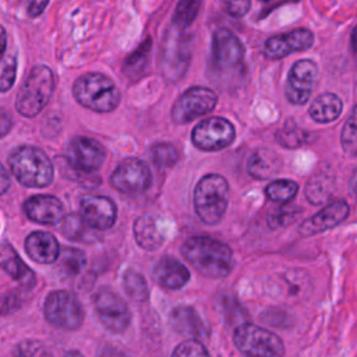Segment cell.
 <instances>
[{"label":"cell","mask_w":357,"mask_h":357,"mask_svg":"<svg viewBox=\"0 0 357 357\" xmlns=\"http://www.w3.org/2000/svg\"><path fill=\"white\" fill-rule=\"evenodd\" d=\"M202 0H178L173 13L174 26L183 29L194 22L197 18Z\"/></svg>","instance_id":"cell-32"},{"label":"cell","mask_w":357,"mask_h":357,"mask_svg":"<svg viewBox=\"0 0 357 357\" xmlns=\"http://www.w3.org/2000/svg\"><path fill=\"white\" fill-rule=\"evenodd\" d=\"M318 81V66L314 60L301 59L290 67L284 93L291 105H305Z\"/></svg>","instance_id":"cell-10"},{"label":"cell","mask_w":357,"mask_h":357,"mask_svg":"<svg viewBox=\"0 0 357 357\" xmlns=\"http://www.w3.org/2000/svg\"><path fill=\"white\" fill-rule=\"evenodd\" d=\"M14 357H53V353L38 340H22L14 347Z\"/></svg>","instance_id":"cell-37"},{"label":"cell","mask_w":357,"mask_h":357,"mask_svg":"<svg viewBox=\"0 0 357 357\" xmlns=\"http://www.w3.org/2000/svg\"><path fill=\"white\" fill-rule=\"evenodd\" d=\"M169 318L173 329L181 335H190L194 337L206 336V328L201 317L188 305H178L173 308Z\"/></svg>","instance_id":"cell-23"},{"label":"cell","mask_w":357,"mask_h":357,"mask_svg":"<svg viewBox=\"0 0 357 357\" xmlns=\"http://www.w3.org/2000/svg\"><path fill=\"white\" fill-rule=\"evenodd\" d=\"M123 287L134 301H146L149 297L148 284L141 273L134 269H127L123 275Z\"/></svg>","instance_id":"cell-30"},{"label":"cell","mask_w":357,"mask_h":357,"mask_svg":"<svg viewBox=\"0 0 357 357\" xmlns=\"http://www.w3.org/2000/svg\"><path fill=\"white\" fill-rule=\"evenodd\" d=\"M307 139H308V134L291 120L286 121V124L276 131V141L283 148H289V149L300 148L307 142Z\"/></svg>","instance_id":"cell-29"},{"label":"cell","mask_w":357,"mask_h":357,"mask_svg":"<svg viewBox=\"0 0 357 357\" xmlns=\"http://www.w3.org/2000/svg\"><path fill=\"white\" fill-rule=\"evenodd\" d=\"M151 46H152V40L149 38H146L142 45L131 54L124 61V71L127 75H132V74H139L144 71L146 63H148V57H149V52H151Z\"/></svg>","instance_id":"cell-33"},{"label":"cell","mask_w":357,"mask_h":357,"mask_svg":"<svg viewBox=\"0 0 357 357\" xmlns=\"http://www.w3.org/2000/svg\"><path fill=\"white\" fill-rule=\"evenodd\" d=\"M17 59L14 54H6L0 59V92L8 91L15 81Z\"/></svg>","instance_id":"cell-35"},{"label":"cell","mask_w":357,"mask_h":357,"mask_svg":"<svg viewBox=\"0 0 357 357\" xmlns=\"http://www.w3.org/2000/svg\"><path fill=\"white\" fill-rule=\"evenodd\" d=\"M298 192V184L289 178H279L271 181L265 187V195L269 201L276 204H289Z\"/></svg>","instance_id":"cell-28"},{"label":"cell","mask_w":357,"mask_h":357,"mask_svg":"<svg viewBox=\"0 0 357 357\" xmlns=\"http://www.w3.org/2000/svg\"><path fill=\"white\" fill-rule=\"evenodd\" d=\"M134 237L137 244L148 251L158 250L166 240V231L159 216L146 213L134 223Z\"/></svg>","instance_id":"cell-20"},{"label":"cell","mask_w":357,"mask_h":357,"mask_svg":"<svg viewBox=\"0 0 357 357\" xmlns=\"http://www.w3.org/2000/svg\"><path fill=\"white\" fill-rule=\"evenodd\" d=\"M66 156L74 169L85 173H93L103 165L106 159V149L93 138L75 137L70 141Z\"/></svg>","instance_id":"cell-13"},{"label":"cell","mask_w":357,"mask_h":357,"mask_svg":"<svg viewBox=\"0 0 357 357\" xmlns=\"http://www.w3.org/2000/svg\"><path fill=\"white\" fill-rule=\"evenodd\" d=\"M75 100L96 113L113 112L120 103V92L116 84L105 74L88 73L75 79L73 85Z\"/></svg>","instance_id":"cell-3"},{"label":"cell","mask_w":357,"mask_h":357,"mask_svg":"<svg viewBox=\"0 0 357 357\" xmlns=\"http://www.w3.org/2000/svg\"><path fill=\"white\" fill-rule=\"evenodd\" d=\"M350 213V206L344 199H335L329 202L325 208H322L315 215L310 216L308 219L303 220L298 233L303 237L315 236L318 233L326 231L329 229H333L339 226L343 220L347 219Z\"/></svg>","instance_id":"cell-16"},{"label":"cell","mask_w":357,"mask_h":357,"mask_svg":"<svg viewBox=\"0 0 357 357\" xmlns=\"http://www.w3.org/2000/svg\"><path fill=\"white\" fill-rule=\"evenodd\" d=\"M100 357H127L124 353L116 350V349H105L100 354Z\"/></svg>","instance_id":"cell-44"},{"label":"cell","mask_w":357,"mask_h":357,"mask_svg":"<svg viewBox=\"0 0 357 357\" xmlns=\"http://www.w3.org/2000/svg\"><path fill=\"white\" fill-rule=\"evenodd\" d=\"M0 268L25 289H31L36 283L32 269L25 265L8 243L0 244Z\"/></svg>","instance_id":"cell-22"},{"label":"cell","mask_w":357,"mask_h":357,"mask_svg":"<svg viewBox=\"0 0 357 357\" xmlns=\"http://www.w3.org/2000/svg\"><path fill=\"white\" fill-rule=\"evenodd\" d=\"M64 357H84V356L79 351H77V350H70V351L66 353Z\"/></svg>","instance_id":"cell-48"},{"label":"cell","mask_w":357,"mask_h":357,"mask_svg":"<svg viewBox=\"0 0 357 357\" xmlns=\"http://www.w3.org/2000/svg\"><path fill=\"white\" fill-rule=\"evenodd\" d=\"M151 155H152L155 165L159 167H170V166L176 165V162L178 160L177 149L172 144H167V142L155 144L151 149Z\"/></svg>","instance_id":"cell-34"},{"label":"cell","mask_w":357,"mask_h":357,"mask_svg":"<svg viewBox=\"0 0 357 357\" xmlns=\"http://www.w3.org/2000/svg\"><path fill=\"white\" fill-rule=\"evenodd\" d=\"M245 49L241 40L227 28H219L212 38V56L218 68L231 70L241 64Z\"/></svg>","instance_id":"cell-15"},{"label":"cell","mask_w":357,"mask_h":357,"mask_svg":"<svg viewBox=\"0 0 357 357\" xmlns=\"http://www.w3.org/2000/svg\"><path fill=\"white\" fill-rule=\"evenodd\" d=\"M297 213H298V212H291V209H280V211H278L275 215L271 216L269 225H271V227H273V229H276V227H279V226H286V225H289L290 222L294 220V218H296Z\"/></svg>","instance_id":"cell-40"},{"label":"cell","mask_w":357,"mask_h":357,"mask_svg":"<svg viewBox=\"0 0 357 357\" xmlns=\"http://www.w3.org/2000/svg\"><path fill=\"white\" fill-rule=\"evenodd\" d=\"M259 1H264V3H266V1H271V0H259Z\"/></svg>","instance_id":"cell-49"},{"label":"cell","mask_w":357,"mask_h":357,"mask_svg":"<svg viewBox=\"0 0 357 357\" xmlns=\"http://www.w3.org/2000/svg\"><path fill=\"white\" fill-rule=\"evenodd\" d=\"M25 215L40 225H56L63 220L64 209L59 198L53 195H33L24 202Z\"/></svg>","instance_id":"cell-18"},{"label":"cell","mask_w":357,"mask_h":357,"mask_svg":"<svg viewBox=\"0 0 357 357\" xmlns=\"http://www.w3.org/2000/svg\"><path fill=\"white\" fill-rule=\"evenodd\" d=\"M43 312L46 319L63 329H78L84 321V310L75 294L67 290H54L47 294Z\"/></svg>","instance_id":"cell-7"},{"label":"cell","mask_w":357,"mask_h":357,"mask_svg":"<svg viewBox=\"0 0 357 357\" xmlns=\"http://www.w3.org/2000/svg\"><path fill=\"white\" fill-rule=\"evenodd\" d=\"M314 45V33L308 28H294L266 39L264 56L269 60H280L291 53L305 52Z\"/></svg>","instance_id":"cell-14"},{"label":"cell","mask_w":357,"mask_h":357,"mask_svg":"<svg viewBox=\"0 0 357 357\" xmlns=\"http://www.w3.org/2000/svg\"><path fill=\"white\" fill-rule=\"evenodd\" d=\"M350 45H351V50L354 52V54H357V25L353 28V32L350 36Z\"/></svg>","instance_id":"cell-47"},{"label":"cell","mask_w":357,"mask_h":357,"mask_svg":"<svg viewBox=\"0 0 357 357\" xmlns=\"http://www.w3.org/2000/svg\"><path fill=\"white\" fill-rule=\"evenodd\" d=\"M233 342L247 357H283L284 343L273 332L251 322L236 326Z\"/></svg>","instance_id":"cell-6"},{"label":"cell","mask_w":357,"mask_h":357,"mask_svg":"<svg viewBox=\"0 0 357 357\" xmlns=\"http://www.w3.org/2000/svg\"><path fill=\"white\" fill-rule=\"evenodd\" d=\"M25 251L35 262L52 264L60 255V245L53 234L47 231H32L25 238Z\"/></svg>","instance_id":"cell-21"},{"label":"cell","mask_w":357,"mask_h":357,"mask_svg":"<svg viewBox=\"0 0 357 357\" xmlns=\"http://www.w3.org/2000/svg\"><path fill=\"white\" fill-rule=\"evenodd\" d=\"M152 278L163 289L178 290L188 283L190 272L178 259L165 255L155 264Z\"/></svg>","instance_id":"cell-19"},{"label":"cell","mask_w":357,"mask_h":357,"mask_svg":"<svg viewBox=\"0 0 357 357\" xmlns=\"http://www.w3.org/2000/svg\"><path fill=\"white\" fill-rule=\"evenodd\" d=\"M218 103L216 93L206 86H191L173 103L172 120L176 124H187L208 114Z\"/></svg>","instance_id":"cell-8"},{"label":"cell","mask_w":357,"mask_h":357,"mask_svg":"<svg viewBox=\"0 0 357 357\" xmlns=\"http://www.w3.org/2000/svg\"><path fill=\"white\" fill-rule=\"evenodd\" d=\"M342 112L343 102L337 95L332 92H324L318 95L308 107L310 117L319 124L335 121L342 114Z\"/></svg>","instance_id":"cell-24"},{"label":"cell","mask_w":357,"mask_h":357,"mask_svg":"<svg viewBox=\"0 0 357 357\" xmlns=\"http://www.w3.org/2000/svg\"><path fill=\"white\" fill-rule=\"evenodd\" d=\"M280 167V158L272 149H257L247 162V172L258 180L273 176Z\"/></svg>","instance_id":"cell-25"},{"label":"cell","mask_w":357,"mask_h":357,"mask_svg":"<svg viewBox=\"0 0 357 357\" xmlns=\"http://www.w3.org/2000/svg\"><path fill=\"white\" fill-rule=\"evenodd\" d=\"M61 233L73 240V241H79V243H93L98 240L96 231L93 227H91L81 215L77 213H70L63 218L61 226H60Z\"/></svg>","instance_id":"cell-26"},{"label":"cell","mask_w":357,"mask_h":357,"mask_svg":"<svg viewBox=\"0 0 357 357\" xmlns=\"http://www.w3.org/2000/svg\"><path fill=\"white\" fill-rule=\"evenodd\" d=\"M6 45H7V39H6V31H4V28L0 25V59L4 56Z\"/></svg>","instance_id":"cell-45"},{"label":"cell","mask_w":357,"mask_h":357,"mask_svg":"<svg viewBox=\"0 0 357 357\" xmlns=\"http://www.w3.org/2000/svg\"><path fill=\"white\" fill-rule=\"evenodd\" d=\"M49 0H28V7L26 11L29 14V17L35 18L38 15H40L43 13V10L46 8Z\"/></svg>","instance_id":"cell-41"},{"label":"cell","mask_w":357,"mask_h":357,"mask_svg":"<svg viewBox=\"0 0 357 357\" xmlns=\"http://www.w3.org/2000/svg\"><path fill=\"white\" fill-rule=\"evenodd\" d=\"M59 269L66 276L78 275L86 265V255L79 248L64 247L60 250V255L57 258Z\"/></svg>","instance_id":"cell-27"},{"label":"cell","mask_w":357,"mask_h":357,"mask_svg":"<svg viewBox=\"0 0 357 357\" xmlns=\"http://www.w3.org/2000/svg\"><path fill=\"white\" fill-rule=\"evenodd\" d=\"M10 188V176L6 170V167L0 163V195L6 194Z\"/></svg>","instance_id":"cell-43"},{"label":"cell","mask_w":357,"mask_h":357,"mask_svg":"<svg viewBox=\"0 0 357 357\" xmlns=\"http://www.w3.org/2000/svg\"><path fill=\"white\" fill-rule=\"evenodd\" d=\"M350 191H351L353 197L357 199V167H356V170H354V173L350 178Z\"/></svg>","instance_id":"cell-46"},{"label":"cell","mask_w":357,"mask_h":357,"mask_svg":"<svg viewBox=\"0 0 357 357\" xmlns=\"http://www.w3.org/2000/svg\"><path fill=\"white\" fill-rule=\"evenodd\" d=\"M225 11L233 18L244 17L251 8V0H222Z\"/></svg>","instance_id":"cell-39"},{"label":"cell","mask_w":357,"mask_h":357,"mask_svg":"<svg viewBox=\"0 0 357 357\" xmlns=\"http://www.w3.org/2000/svg\"><path fill=\"white\" fill-rule=\"evenodd\" d=\"M54 89L53 71L38 64L31 68L26 79L20 88L15 98V109L25 117L38 116L47 105Z\"/></svg>","instance_id":"cell-5"},{"label":"cell","mask_w":357,"mask_h":357,"mask_svg":"<svg viewBox=\"0 0 357 357\" xmlns=\"http://www.w3.org/2000/svg\"><path fill=\"white\" fill-rule=\"evenodd\" d=\"M110 183L123 194L139 195L151 187L152 176L146 163L135 158H128L114 169Z\"/></svg>","instance_id":"cell-11"},{"label":"cell","mask_w":357,"mask_h":357,"mask_svg":"<svg viewBox=\"0 0 357 357\" xmlns=\"http://www.w3.org/2000/svg\"><path fill=\"white\" fill-rule=\"evenodd\" d=\"M172 357H211V356L198 340L188 339L180 343L174 349Z\"/></svg>","instance_id":"cell-38"},{"label":"cell","mask_w":357,"mask_h":357,"mask_svg":"<svg viewBox=\"0 0 357 357\" xmlns=\"http://www.w3.org/2000/svg\"><path fill=\"white\" fill-rule=\"evenodd\" d=\"M236 138L234 126L225 117H209L199 121L192 132V144L206 152H216L229 146Z\"/></svg>","instance_id":"cell-9"},{"label":"cell","mask_w":357,"mask_h":357,"mask_svg":"<svg viewBox=\"0 0 357 357\" xmlns=\"http://www.w3.org/2000/svg\"><path fill=\"white\" fill-rule=\"evenodd\" d=\"M93 307L100 324L110 332L120 333L127 329L131 314L126 303L112 290L99 289L93 296Z\"/></svg>","instance_id":"cell-12"},{"label":"cell","mask_w":357,"mask_h":357,"mask_svg":"<svg viewBox=\"0 0 357 357\" xmlns=\"http://www.w3.org/2000/svg\"><path fill=\"white\" fill-rule=\"evenodd\" d=\"M340 145L346 155H357V105L353 107L351 113L346 119L342 132H340Z\"/></svg>","instance_id":"cell-31"},{"label":"cell","mask_w":357,"mask_h":357,"mask_svg":"<svg viewBox=\"0 0 357 357\" xmlns=\"http://www.w3.org/2000/svg\"><path fill=\"white\" fill-rule=\"evenodd\" d=\"M8 166L20 184L31 188L47 187L53 181V163L49 156L32 145H21L8 155Z\"/></svg>","instance_id":"cell-2"},{"label":"cell","mask_w":357,"mask_h":357,"mask_svg":"<svg viewBox=\"0 0 357 357\" xmlns=\"http://www.w3.org/2000/svg\"><path fill=\"white\" fill-rule=\"evenodd\" d=\"M229 204V183L220 174H206L195 185L194 209L197 216L206 225L222 220Z\"/></svg>","instance_id":"cell-4"},{"label":"cell","mask_w":357,"mask_h":357,"mask_svg":"<svg viewBox=\"0 0 357 357\" xmlns=\"http://www.w3.org/2000/svg\"><path fill=\"white\" fill-rule=\"evenodd\" d=\"M325 180V177H314L307 183L305 197L311 204L319 205L329 197L331 184H326Z\"/></svg>","instance_id":"cell-36"},{"label":"cell","mask_w":357,"mask_h":357,"mask_svg":"<svg viewBox=\"0 0 357 357\" xmlns=\"http://www.w3.org/2000/svg\"><path fill=\"white\" fill-rule=\"evenodd\" d=\"M181 254L197 272L211 279L226 278L234 266L231 248L209 236L188 237L181 245Z\"/></svg>","instance_id":"cell-1"},{"label":"cell","mask_w":357,"mask_h":357,"mask_svg":"<svg viewBox=\"0 0 357 357\" xmlns=\"http://www.w3.org/2000/svg\"><path fill=\"white\" fill-rule=\"evenodd\" d=\"M81 216L95 230L110 229L117 218L114 202L103 195H85L79 202Z\"/></svg>","instance_id":"cell-17"},{"label":"cell","mask_w":357,"mask_h":357,"mask_svg":"<svg viewBox=\"0 0 357 357\" xmlns=\"http://www.w3.org/2000/svg\"><path fill=\"white\" fill-rule=\"evenodd\" d=\"M13 127V119L11 114L0 107V138L7 135Z\"/></svg>","instance_id":"cell-42"}]
</instances>
